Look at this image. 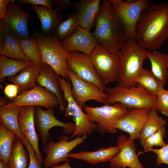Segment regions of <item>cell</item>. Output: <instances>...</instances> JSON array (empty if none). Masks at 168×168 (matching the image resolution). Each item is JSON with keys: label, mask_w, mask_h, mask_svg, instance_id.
Segmentation results:
<instances>
[{"label": "cell", "mask_w": 168, "mask_h": 168, "mask_svg": "<svg viewBox=\"0 0 168 168\" xmlns=\"http://www.w3.org/2000/svg\"><path fill=\"white\" fill-rule=\"evenodd\" d=\"M21 107L10 102L7 105L0 107V122L8 130L14 132L22 140L26 139L19 127L18 118Z\"/></svg>", "instance_id": "25"}, {"label": "cell", "mask_w": 168, "mask_h": 168, "mask_svg": "<svg viewBox=\"0 0 168 168\" xmlns=\"http://www.w3.org/2000/svg\"><path fill=\"white\" fill-rule=\"evenodd\" d=\"M89 119L95 123L97 131L101 133H116L118 122L126 114L128 109L123 104L116 103L92 107L85 105L83 107Z\"/></svg>", "instance_id": "6"}, {"label": "cell", "mask_w": 168, "mask_h": 168, "mask_svg": "<svg viewBox=\"0 0 168 168\" xmlns=\"http://www.w3.org/2000/svg\"><path fill=\"white\" fill-rule=\"evenodd\" d=\"M105 91L109 95L106 104L120 103L128 109L143 108L158 111L157 96L151 94L139 85L128 88L118 86L113 88L106 87Z\"/></svg>", "instance_id": "4"}, {"label": "cell", "mask_w": 168, "mask_h": 168, "mask_svg": "<svg viewBox=\"0 0 168 168\" xmlns=\"http://www.w3.org/2000/svg\"><path fill=\"white\" fill-rule=\"evenodd\" d=\"M120 20L125 40L135 39L137 26L144 10L151 3L149 0H110Z\"/></svg>", "instance_id": "7"}, {"label": "cell", "mask_w": 168, "mask_h": 168, "mask_svg": "<svg viewBox=\"0 0 168 168\" xmlns=\"http://www.w3.org/2000/svg\"><path fill=\"white\" fill-rule=\"evenodd\" d=\"M100 0H80L73 3L80 26L90 30L95 25L100 9Z\"/></svg>", "instance_id": "21"}, {"label": "cell", "mask_w": 168, "mask_h": 168, "mask_svg": "<svg viewBox=\"0 0 168 168\" xmlns=\"http://www.w3.org/2000/svg\"><path fill=\"white\" fill-rule=\"evenodd\" d=\"M22 140L16 136L13 144L8 164L10 168H26L28 155Z\"/></svg>", "instance_id": "29"}, {"label": "cell", "mask_w": 168, "mask_h": 168, "mask_svg": "<svg viewBox=\"0 0 168 168\" xmlns=\"http://www.w3.org/2000/svg\"><path fill=\"white\" fill-rule=\"evenodd\" d=\"M20 4L39 5L51 9H53V0H18Z\"/></svg>", "instance_id": "39"}, {"label": "cell", "mask_w": 168, "mask_h": 168, "mask_svg": "<svg viewBox=\"0 0 168 168\" xmlns=\"http://www.w3.org/2000/svg\"><path fill=\"white\" fill-rule=\"evenodd\" d=\"M36 38L42 63L49 65L59 76L69 78L66 61L69 52L62 46L56 34L38 35Z\"/></svg>", "instance_id": "5"}, {"label": "cell", "mask_w": 168, "mask_h": 168, "mask_svg": "<svg viewBox=\"0 0 168 168\" xmlns=\"http://www.w3.org/2000/svg\"><path fill=\"white\" fill-rule=\"evenodd\" d=\"M59 76L49 65L42 63L36 82L38 85L46 88L56 96L59 103V109L63 112L67 106V102L59 82Z\"/></svg>", "instance_id": "20"}, {"label": "cell", "mask_w": 168, "mask_h": 168, "mask_svg": "<svg viewBox=\"0 0 168 168\" xmlns=\"http://www.w3.org/2000/svg\"><path fill=\"white\" fill-rule=\"evenodd\" d=\"M28 151L29 162L28 168H43L40 162L36 152L30 143L26 139L22 140Z\"/></svg>", "instance_id": "37"}, {"label": "cell", "mask_w": 168, "mask_h": 168, "mask_svg": "<svg viewBox=\"0 0 168 168\" xmlns=\"http://www.w3.org/2000/svg\"><path fill=\"white\" fill-rule=\"evenodd\" d=\"M18 40L23 53L29 60L35 64H41L42 57L37 38L30 36Z\"/></svg>", "instance_id": "33"}, {"label": "cell", "mask_w": 168, "mask_h": 168, "mask_svg": "<svg viewBox=\"0 0 168 168\" xmlns=\"http://www.w3.org/2000/svg\"><path fill=\"white\" fill-rule=\"evenodd\" d=\"M90 30L79 26L71 36L60 41V44L69 52L79 51L90 55L98 42Z\"/></svg>", "instance_id": "18"}, {"label": "cell", "mask_w": 168, "mask_h": 168, "mask_svg": "<svg viewBox=\"0 0 168 168\" xmlns=\"http://www.w3.org/2000/svg\"><path fill=\"white\" fill-rule=\"evenodd\" d=\"M5 27L2 20L0 19V53L2 51L3 48L5 36Z\"/></svg>", "instance_id": "43"}, {"label": "cell", "mask_w": 168, "mask_h": 168, "mask_svg": "<svg viewBox=\"0 0 168 168\" xmlns=\"http://www.w3.org/2000/svg\"><path fill=\"white\" fill-rule=\"evenodd\" d=\"M157 111L155 110H150L143 126L139 139L142 146L147 138L167 124L166 121L158 115Z\"/></svg>", "instance_id": "30"}, {"label": "cell", "mask_w": 168, "mask_h": 168, "mask_svg": "<svg viewBox=\"0 0 168 168\" xmlns=\"http://www.w3.org/2000/svg\"><path fill=\"white\" fill-rule=\"evenodd\" d=\"M119 150L120 147L117 145L115 147L101 148L95 151H83L76 153H70L68 156L82 160L92 165H95L100 163L110 162L118 154Z\"/></svg>", "instance_id": "22"}, {"label": "cell", "mask_w": 168, "mask_h": 168, "mask_svg": "<svg viewBox=\"0 0 168 168\" xmlns=\"http://www.w3.org/2000/svg\"><path fill=\"white\" fill-rule=\"evenodd\" d=\"M31 10L35 12L41 25L42 32L44 35L52 34L61 22L63 15L59 11L41 6L32 5Z\"/></svg>", "instance_id": "23"}, {"label": "cell", "mask_w": 168, "mask_h": 168, "mask_svg": "<svg viewBox=\"0 0 168 168\" xmlns=\"http://www.w3.org/2000/svg\"><path fill=\"white\" fill-rule=\"evenodd\" d=\"M40 65L34 63L16 76L8 77L9 81L17 86L19 94L31 89L36 85V79L40 72Z\"/></svg>", "instance_id": "24"}, {"label": "cell", "mask_w": 168, "mask_h": 168, "mask_svg": "<svg viewBox=\"0 0 168 168\" xmlns=\"http://www.w3.org/2000/svg\"><path fill=\"white\" fill-rule=\"evenodd\" d=\"M59 82L63 91L65 99L67 103L65 110V116L72 117L75 123L76 129L69 139L74 137L88 135L97 129L96 124L91 121L82 108L77 103L71 92V85L70 81L59 77Z\"/></svg>", "instance_id": "9"}, {"label": "cell", "mask_w": 168, "mask_h": 168, "mask_svg": "<svg viewBox=\"0 0 168 168\" xmlns=\"http://www.w3.org/2000/svg\"><path fill=\"white\" fill-rule=\"evenodd\" d=\"M16 134L0 124V161L8 166Z\"/></svg>", "instance_id": "31"}, {"label": "cell", "mask_w": 168, "mask_h": 168, "mask_svg": "<svg viewBox=\"0 0 168 168\" xmlns=\"http://www.w3.org/2000/svg\"><path fill=\"white\" fill-rule=\"evenodd\" d=\"M68 69L84 81L96 85L103 91L106 87L96 72L90 55L76 51L69 52L66 59Z\"/></svg>", "instance_id": "10"}, {"label": "cell", "mask_w": 168, "mask_h": 168, "mask_svg": "<svg viewBox=\"0 0 168 168\" xmlns=\"http://www.w3.org/2000/svg\"><path fill=\"white\" fill-rule=\"evenodd\" d=\"M92 34L98 43L119 54L126 40L122 24L110 0H103Z\"/></svg>", "instance_id": "2"}, {"label": "cell", "mask_w": 168, "mask_h": 168, "mask_svg": "<svg viewBox=\"0 0 168 168\" xmlns=\"http://www.w3.org/2000/svg\"><path fill=\"white\" fill-rule=\"evenodd\" d=\"M3 91L10 101L18 95L19 90L17 86L14 84H7L4 88Z\"/></svg>", "instance_id": "40"}, {"label": "cell", "mask_w": 168, "mask_h": 168, "mask_svg": "<svg viewBox=\"0 0 168 168\" xmlns=\"http://www.w3.org/2000/svg\"><path fill=\"white\" fill-rule=\"evenodd\" d=\"M15 1V0H0V19L2 20L4 17L9 4Z\"/></svg>", "instance_id": "42"}, {"label": "cell", "mask_w": 168, "mask_h": 168, "mask_svg": "<svg viewBox=\"0 0 168 168\" xmlns=\"http://www.w3.org/2000/svg\"><path fill=\"white\" fill-rule=\"evenodd\" d=\"M147 50L139 46L135 39H128L120 49V69L118 86L128 88L136 85V79L146 59Z\"/></svg>", "instance_id": "3"}, {"label": "cell", "mask_w": 168, "mask_h": 168, "mask_svg": "<svg viewBox=\"0 0 168 168\" xmlns=\"http://www.w3.org/2000/svg\"><path fill=\"white\" fill-rule=\"evenodd\" d=\"M35 107L33 106H21L18 122L20 131L31 144L36 152L40 162L42 164L43 159L39 146V138L35 128L34 114Z\"/></svg>", "instance_id": "19"}, {"label": "cell", "mask_w": 168, "mask_h": 168, "mask_svg": "<svg viewBox=\"0 0 168 168\" xmlns=\"http://www.w3.org/2000/svg\"><path fill=\"white\" fill-rule=\"evenodd\" d=\"M150 110L143 108L128 109L126 114L117 123L116 128L128 133L130 139H139L142 128Z\"/></svg>", "instance_id": "17"}, {"label": "cell", "mask_w": 168, "mask_h": 168, "mask_svg": "<svg viewBox=\"0 0 168 168\" xmlns=\"http://www.w3.org/2000/svg\"><path fill=\"white\" fill-rule=\"evenodd\" d=\"M136 82L151 94L156 96L164 86L151 71L142 68Z\"/></svg>", "instance_id": "32"}, {"label": "cell", "mask_w": 168, "mask_h": 168, "mask_svg": "<svg viewBox=\"0 0 168 168\" xmlns=\"http://www.w3.org/2000/svg\"><path fill=\"white\" fill-rule=\"evenodd\" d=\"M6 97L1 96L0 99V106H3L7 105L9 103Z\"/></svg>", "instance_id": "45"}, {"label": "cell", "mask_w": 168, "mask_h": 168, "mask_svg": "<svg viewBox=\"0 0 168 168\" xmlns=\"http://www.w3.org/2000/svg\"><path fill=\"white\" fill-rule=\"evenodd\" d=\"M5 36L0 54L9 58L23 61H30L23 53L18 39L5 27Z\"/></svg>", "instance_id": "28"}, {"label": "cell", "mask_w": 168, "mask_h": 168, "mask_svg": "<svg viewBox=\"0 0 168 168\" xmlns=\"http://www.w3.org/2000/svg\"><path fill=\"white\" fill-rule=\"evenodd\" d=\"M30 61H23L9 58L0 55V82H4L7 77H13L23 70L33 65Z\"/></svg>", "instance_id": "27"}, {"label": "cell", "mask_w": 168, "mask_h": 168, "mask_svg": "<svg viewBox=\"0 0 168 168\" xmlns=\"http://www.w3.org/2000/svg\"><path fill=\"white\" fill-rule=\"evenodd\" d=\"M53 4L55 7V10L58 11L73 6V3L69 0H54Z\"/></svg>", "instance_id": "41"}, {"label": "cell", "mask_w": 168, "mask_h": 168, "mask_svg": "<svg viewBox=\"0 0 168 168\" xmlns=\"http://www.w3.org/2000/svg\"><path fill=\"white\" fill-rule=\"evenodd\" d=\"M0 168H10L8 165H7L2 161H0Z\"/></svg>", "instance_id": "46"}, {"label": "cell", "mask_w": 168, "mask_h": 168, "mask_svg": "<svg viewBox=\"0 0 168 168\" xmlns=\"http://www.w3.org/2000/svg\"><path fill=\"white\" fill-rule=\"evenodd\" d=\"M134 140L121 135L117 139L120 147L118 154L110 161L112 168H144L138 160L136 153Z\"/></svg>", "instance_id": "16"}, {"label": "cell", "mask_w": 168, "mask_h": 168, "mask_svg": "<svg viewBox=\"0 0 168 168\" xmlns=\"http://www.w3.org/2000/svg\"><path fill=\"white\" fill-rule=\"evenodd\" d=\"M146 57L150 61L151 71L164 86L168 78V54L147 50Z\"/></svg>", "instance_id": "26"}, {"label": "cell", "mask_w": 168, "mask_h": 168, "mask_svg": "<svg viewBox=\"0 0 168 168\" xmlns=\"http://www.w3.org/2000/svg\"><path fill=\"white\" fill-rule=\"evenodd\" d=\"M68 17L66 20L59 23L55 30V34L59 41L71 36L80 26L76 14H69Z\"/></svg>", "instance_id": "34"}, {"label": "cell", "mask_w": 168, "mask_h": 168, "mask_svg": "<svg viewBox=\"0 0 168 168\" xmlns=\"http://www.w3.org/2000/svg\"><path fill=\"white\" fill-rule=\"evenodd\" d=\"M90 56L94 68L105 85L118 81L120 69L119 54L98 43Z\"/></svg>", "instance_id": "8"}, {"label": "cell", "mask_w": 168, "mask_h": 168, "mask_svg": "<svg viewBox=\"0 0 168 168\" xmlns=\"http://www.w3.org/2000/svg\"><path fill=\"white\" fill-rule=\"evenodd\" d=\"M166 133V128L163 127L147 138L142 146L144 151H150L154 146L161 147L165 145L166 143L164 141L163 138Z\"/></svg>", "instance_id": "35"}, {"label": "cell", "mask_w": 168, "mask_h": 168, "mask_svg": "<svg viewBox=\"0 0 168 168\" xmlns=\"http://www.w3.org/2000/svg\"><path fill=\"white\" fill-rule=\"evenodd\" d=\"M29 13L20 6L15 3L8 5L5 16L2 20L5 28L18 39L29 38L28 24Z\"/></svg>", "instance_id": "15"}, {"label": "cell", "mask_w": 168, "mask_h": 168, "mask_svg": "<svg viewBox=\"0 0 168 168\" xmlns=\"http://www.w3.org/2000/svg\"><path fill=\"white\" fill-rule=\"evenodd\" d=\"M150 151L153 152L156 155V163L157 165L166 164L168 167V143L159 149L152 148Z\"/></svg>", "instance_id": "38"}, {"label": "cell", "mask_w": 168, "mask_h": 168, "mask_svg": "<svg viewBox=\"0 0 168 168\" xmlns=\"http://www.w3.org/2000/svg\"><path fill=\"white\" fill-rule=\"evenodd\" d=\"M54 108L44 110L39 106H35L34 119L35 125L39 131L41 143L44 147L50 140V129L56 126L62 127L64 133H73L76 129L75 124L69 122L64 123L58 120L54 114Z\"/></svg>", "instance_id": "12"}, {"label": "cell", "mask_w": 168, "mask_h": 168, "mask_svg": "<svg viewBox=\"0 0 168 168\" xmlns=\"http://www.w3.org/2000/svg\"><path fill=\"white\" fill-rule=\"evenodd\" d=\"M50 168H72L70 166L69 164V160H68L67 161L62 165L60 166L55 165L52 166Z\"/></svg>", "instance_id": "44"}, {"label": "cell", "mask_w": 168, "mask_h": 168, "mask_svg": "<svg viewBox=\"0 0 168 168\" xmlns=\"http://www.w3.org/2000/svg\"><path fill=\"white\" fill-rule=\"evenodd\" d=\"M168 38V3L151 4L143 12L137 26L135 40L149 50L160 48Z\"/></svg>", "instance_id": "1"}, {"label": "cell", "mask_w": 168, "mask_h": 168, "mask_svg": "<svg viewBox=\"0 0 168 168\" xmlns=\"http://www.w3.org/2000/svg\"><path fill=\"white\" fill-rule=\"evenodd\" d=\"M17 106H42L46 109L59 106L57 97L53 93L39 85L18 95L10 101Z\"/></svg>", "instance_id": "14"}, {"label": "cell", "mask_w": 168, "mask_h": 168, "mask_svg": "<svg viewBox=\"0 0 168 168\" xmlns=\"http://www.w3.org/2000/svg\"><path fill=\"white\" fill-rule=\"evenodd\" d=\"M156 106L158 111L168 117V89H161L156 96Z\"/></svg>", "instance_id": "36"}, {"label": "cell", "mask_w": 168, "mask_h": 168, "mask_svg": "<svg viewBox=\"0 0 168 168\" xmlns=\"http://www.w3.org/2000/svg\"><path fill=\"white\" fill-rule=\"evenodd\" d=\"M88 135L77 136L69 141L67 136H61L59 141L55 142L50 140L44 147L43 152L46 154L42 163L45 168H50L60 162H65L69 160V152L79 145L83 143Z\"/></svg>", "instance_id": "11"}, {"label": "cell", "mask_w": 168, "mask_h": 168, "mask_svg": "<svg viewBox=\"0 0 168 168\" xmlns=\"http://www.w3.org/2000/svg\"><path fill=\"white\" fill-rule=\"evenodd\" d=\"M69 78L72 87V95L78 105L82 108L89 100H94L105 104L109 94L102 91L95 84L82 80L68 69Z\"/></svg>", "instance_id": "13"}]
</instances>
